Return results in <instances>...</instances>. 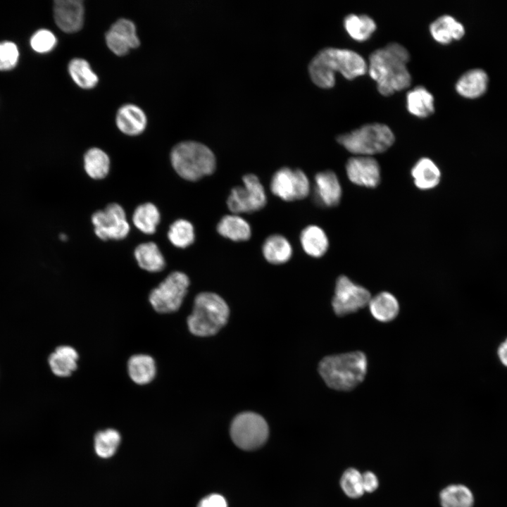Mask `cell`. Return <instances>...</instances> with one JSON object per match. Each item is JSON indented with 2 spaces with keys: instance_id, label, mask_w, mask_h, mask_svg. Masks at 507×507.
I'll list each match as a JSON object with an SVG mask.
<instances>
[{
  "instance_id": "obj_19",
  "label": "cell",
  "mask_w": 507,
  "mask_h": 507,
  "mask_svg": "<svg viewBox=\"0 0 507 507\" xmlns=\"http://www.w3.org/2000/svg\"><path fill=\"white\" fill-rule=\"evenodd\" d=\"M127 368L130 379L139 385L149 384L156 374L155 361L146 354L132 356L127 361Z\"/></svg>"
},
{
  "instance_id": "obj_1",
  "label": "cell",
  "mask_w": 507,
  "mask_h": 507,
  "mask_svg": "<svg viewBox=\"0 0 507 507\" xmlns=\"http://www.w3.org/2000/svg\"><path fill=\"white\" fill-rule=\"evenodd\" d=\"M409 58L406 47L397 42H390L370 54L368 73L382 94L390 95L410 85L411 75L406 67Z\"/></svg>"
},
{
  "instance_id": "obj_33",
  "label": "cell",
  "mask_w": 507,
  "mask_h": 507,
  "mask_svg": "<svg viewBox=\"0 0 507 507\" xmlns=\"http://www.w3.org/2000/svg\"><path fill=\"white\" fill-rule=\"evenodd\" d=\"M121 442L118 430L108 428L100 430L94 437V448L96 454L101 458H109L114 456Z\"/></svg>"
},
{
  "instance_id": "obj_5",
  "label": "cell",
  "mask_w": 507,
  "mask_h": 507,
  "mask_svg": "<svg viewBox=\"0 0 507 507\" xmlns=\"http://www.w3.org/2000/svg\"><path fill=\"white\" fill-rule=\"evenodd\" d=\"M170 161L176 173L189 181L211 175L216 167L215 157L210 148L194 141L175 145L170 153Z\"/></svg>"
},
{
  "instance_id": "obj_37",
  "label": "cell",
  "mask_w": 507,
  "mask_h": 507,
  "mask_svg": "<svg viewBox=\"0 0 507 507\" xmlns=\"http://www.w3.org/2000/svg\"><path fill=\"white\" fill-rule=\"evenodd\" d=\"M30 42L35 51L44 54L49 52L56 46L57 39L51 31L40 29L32 35Z\"/></svg>"
},
{
  "instance_id": "obj_20",
  "label": "cell",
  "mask_w": 507,
  "mask_h": 507,
  "mask_svg": "<svg viewBox=\"0 0 507 507\" xmlns=\"http://www.w3.org/2000/svg\"><path fill=\"white\" fill-rule=\"evenodd\" d=\"M432 37L438 42L448 44L453 39H461L464 33L463 25L449 15L438 17L430 25Z\"/></svg>"
},
{
  "instance_id": "obj_28",
  "label": "cell",
  "mask_w": 507,
  "mask_h": 507,
  "mask_svg": "<svg viewBox=\"0 0 507 507\" xmlns=\"http://www.w3.org/2000/svg\"><path fill=\"white\" fill-rule=\"evenodd\" d=\"M134 256L139 266L149 272H159L165 267L164 257L154 242H144L134 249Z\"/></svg>"
},
{
  "instance_id": "obj_40",
  "label": "cell",
  "mask_w": 507,
  "mask_h": 507,
  "mask_svg": "<svg viewBox=\"0 0 507 507\" xmlns=\"http://www.w3.org/2000/svg\"><path fill=\"white\" fill-rule=\"evenodd\" d=\"M362 482L364 492L371 493L378 487V480L376 475L370 471L362 474Z\"/></svg>"
},
{
  "instance_id": "obj_36",
  "label": "cell",
  "mask_w": 507,
  "mask_h": 507,
  "mask_svg": "<svg viewBox=\"0 0 507 507\" xmlns=\"http://www.w3.org/2000/svg\"><path fill=\"white\" fill-rule=\"evenodd\" d=\"M340 485L345 494L352 499L359 498L364 493L362 474L355 468L345 470L341 477Z\"/></svg>"
},
{
  "instance_id": "obj_38",
  "label": "cell",
  "mask_w": 507,
  "mask_h": 507,
  "mask_svg": "<svg viewBox=\"0 0 507 507\" xmlns=\"http://www.w3.org/2000/svg\"><path fill=\"white\" fill-rule=\"evenodd\" d=\"M19 58L17 45L11 41L0 42V70H9L15 68Z\"/></svg>"
},
{
  "instance_id": "obj_14",
  "label": "cell",
  "mask_w": 507,
  "mask_h": 507,
  "mask_svg": "<svg viewBox=\"0 0 507 507\" xmlns=\"http://www.w3.org/2000/svg\"><path fill=\"white\" fill-rule=\"evenodd\" d=\"M349 180L365 187H375L380 181V170L377 161L371 156H356L350 158L346 165Z\"/></svg>"
},
{
  "instance_id": "obj_27",
  "label": "cell",
  "mask_w": 507,
  "mask_h": 507,
  "mask_svg": "<svg viewBox=\"0 0 507 507\" xmlns=\"http://www.w3.org/2000/svg\"><path fill=\"white\" fill-rule=\"evenodd\" d=\"M406 107L415 116H429L434 111L433 95L423 86H417L408 92Z\"/></svg>"
},
{
  "instance_id": "obj_9",
  "label": "cell",
  "mask_w": 507,
  "mask_h": 507,
  "mask_svg": "<svg viewBox=\"0 0 507 507\" xmlns=\"http://www.w3.org/2000/svg\"><path fill=\"white\" fill-rule=\"evenodd\" d=\"M242 180L243 186L232 188L227 199V207L234 214L259 211L267 202L264 187L256 175L246 174Z\"/></svg>"
},
{
  "instance_id": "obj_23",
  "label": "cell",
  "mask_w": 507,
  "mask_h": 507,
  "mask_svg": "<svg viewBox=\"0 0 507 507\" xmlns=\"http://www.w3.org/2000/svg\"><path fill=\"white\" fill-rule=\"evenodd\" d=\"M488 82L487 73L481 69H472L465 72L456 84L457 92L463 96L475 98L486 91Z\"/></svg>"
},
{
  "instance_id": "obj_4",
  "label": "cell",
  "mask_w": 507,
  "mask_h": 507,
  "mask_svg": "<svg viewBox=\"0 0 507 507\" xmlns=\"http://www.w3.org/2000/svg\"><path fill=\"white\" fill-rule=\"evenodd\" d=\"M229 315V307L221 296L201 292L195 297L192 313L187 319L188 329L198 337L214 335L225 325Z\"/></svg>"
},
{
  "instance_id": "obj_7",
  "label": "cell",
  "mask_w": 507,
  "mask_h": 507,
  "mask_svg": "<svg viewBox=\"0 0 507 507\" xmlns=\"http://www.w3.org/2000/svg\"><path fill=\"white\" fill-rule=\"evenodd\" d=\"M189 285V279L185 273L174 271L151 290L149 301L159 313H173L181 306Z\"/></svg>"
},
{
  "instance_id": "obj_25",
  "label": "cell",
  "mask_w": 507,
  "mask_h": 507,
  "mask_svg": "<svg viewBox=\"0 0 507 507\" xmlns=\"http://www.w3.org/2000/svg\"><path fill=\"white\" fill-rule=\"evenodd\" d=\"M216 229L221 236L234 242L246 241L251 235L248 222L237 214L223 216Z\"/></svg>"
},
{
  "instance_id": "obj_16",
  "label": "cell",
  "mask_w": 507,
  "mask_h": 507,
  "mask_svg": "<svg viewBox=\"0 0 507 507\" xmlns=\"http://www.w3.org/2000/svg\"><path fill=\"white\" fill-rule=\"evenodd\" d=\"M315 197L321 205L327 207L337 206L342 197V187L335 173L325 170L315 176Z\"/></svg>"
},
{
  "instance_id": "obj_18",
  "label": "cell",
  "mask_w": 507,
  "mask_h": 507,
  "mask_svg": "<svg viewBox=\"0 0 507 507\" xmlns=\"http://www.w3.org/2000/svg\"><path fill=\"white\" fill-rule=\"evenodd\" d=\"M78 353L72 346H58L48 358L52 373L61 377L70 376L77 368Z\"/></svg>"
},
{
  "instance_id": "obj_30",
  "label": "cell",
  "mask_w": 507,
  "mask_h": 507,
  "mask_svg": "<svg viewBox=\"0 0 507 507\" xmlns=\"http://www.w3.org/2000/svg\"><path fill=\"white\" fill-rule=\"evenodd\" d=\"M442 507H473L474 496L463 484H451L442 490L439 494Z\"/></svg>"
},
{
  "instance_id": "obj_24",
  "label": "cell",
  "mask_w": 507,
  "mask_h": 507,
  "mask_svg": "<svg viewBox=\"0 0 507 507\" xmlns=\"http://www.w3.org/2000/svg\"><path fill=\"white\" fill-rule=\"evenodd\" d=\"M411 175L415 185L423 190L436 187L439 181L441 173L437 165L429 158H421L411 169Z\"/></svg>"
},
{
  "instance_id": "obj_41",
  "label": "cell",
  "mask_w": 507,
  "mask_h": 507,
  "mask_svg": "<svg viewBox=\"0 0 507 507\" xmlns=\"http://www.w3.org/2000/svg\"><path fill=\"white\" fill-rule=\"evenodd\" d=\"M497 355L501 363L507 367V338L499 346Z\"/></svg>"
},
{
  "instance_id": "obj_32",
  "label": "cell",
  "mask_w": 507,
  "mask_h": 507,
  "mask_svg": "<svg viewBox=\"0 0 507 507\" xmlns=\"http://www.w3.org/2000/svg\"><path fill=\"white\" fill-rule=\"evenodd\" d=\"M132 222L141 232L151 234L156 232L160 222V213L155 205L145 203L135 208Z\"/></svg>"
},
{
  "instance_id": "obj_12",
  "label": "cell",
  "mask_w": 507,
  "mask_h": 507,
  "mask_svg": "<svg viewBox=\"0 0 507 507\" xmlns=\"http://www.w3.org/2000/svg\"><path fill=\"white\" fill-rule=\"evenodd\" d=\"M96 235L102 240L122 239L130 232L124 209L116 203L109 204L104 210L92 216Z\"/></svg>"
},
{
  "instance_id": "obj_15",
  "label": "cell",
  "mask_w": 507,
  "mask_h": 507,
  "mask_svg": "<svg viewBox=\"0 0 507 507\" xmlns=\"http://www.w3.org/2000/svg\"><path fill=\"white\" fill-rule=\"evenodd\" d=\"M84 9L80 0H56L54 4V18L57 26L65 32L80 30L84 23Z\"/></svg>"
},
{
  "instance_id": "obj_22",
  "label": "cell",
  "mask_w": 507,
  "mask_h": 507,
  "mask_svg": "<svg viewBox=\"0 0 507 507\" xmlns=\"http://www.w3.org/2000/svg\"><path fill=\"white\" fill-rule=\"evenodd\" d=\"M265 259L271 264L280 265L287 263L292 256V247L289 242L281 234H272L265 240L262 246Z\"/></svg>"
},
{
  "instance_id": "obj_3",
  "label": "cell",
  "mask_w": 507,
  "mask_h": 507,
  "mask_svg": "<svg viewBox=\"0 0 507 507\" xmlns=\"http://www.w3.org/2000/svg\"><path fill=\"white\" fill-rule=\"evenodd\" d=\"M367 358L360 351L327 356L318 365V373L331 389L348 392L355 389L365 379Z\"/></svg>"
},
{
  "instance_id": "obj_2",
  "label": "cell",
  "mask_w": 507,
  "mask_h": 507,
  "mask_svg": "<svg viewBox=\"0 0 507 507\" xmlns=\"http://www.w3.org/2000/svg\"><path fill=\"white\" fill-rule=\"evenodd\" d=\"M368 64L356 51L336 47H326L320 50L308 65L312 81L320 87L330 88L335 82V72H339L347 79L363 75Z\"/></svg>"
},
{
  "instance_id": "obj_34",
  "label": "cell",
  "mask_w": 507,
  "mask_h": 507,
  "mask_svg": "<svg viewBox=\"0 0 507 507\" xmlns=\"http://www.w3.org/2000/svg\"><path fill=\"white\" fill-rule=\"evenodd\" d=\"M68 72L75 83L82 89H92L98 83V76L83 58L71 60L68 64Z\"/></svg>"
},
{
  "instance_id": "obj_17",
  "label": "cell",
  "mask_w": 507,
  "mask_h": 507,
  "mask_svg": "<svg viewBox=\"0 0 507 507\" xmlns=\"http://www.w3.org/2000/svg\"><path fill=\"white\" fill-rule=\"evenodd\" d=\"M118 128L124 134L134 136L141 134L146 128L147 118L139 106L126 104L121 106L116 114Z\"/></svg>"
},
{
  "instance_id": "obj_13",
  "label": "cell",
  "mask_w": 507,
  "mask_h": 507,
  "mask_svg": "<svg viewBox=\"0 0 507 507\" xmlns=\"http://www.w3.org/2000/svg\"><path fill=\"white\" fill-rule=\"evenodd\" d=\"M105 39L109 49L117 56H124L130 49L140 44L134 23L125 18L114 23L106 32Z\"/></svg>"
},
{
  "instance_id": "obj_21",
  "label": "cell",
  "mask_w": 507,
  "mask_h": 507,
  "mask_svg": "<svg viewBox=\"0 0 507 507\" xmlns=\"http://www.w3.org/2000/svg\"><path fill=\"white\" fill-rule=\"evenodd\" d=\"M368 305L373 317L382 323L394 320L399 313L397 299L387 292H380L371 298Z\"/></svg>"
},
{
  "instance_id": "obj_26",
  "label": "cell",
  "mask_w": 507,
  "mask_h": 507,
  "mask_svg": "<svg viewBox=\"0 0 507 507\" xmlns=\"http://www.w3.org/2000/svg\"><path fill=\"white\" fill-rule=\"evenodd\" d=\"M300 242L303 251L315 258L323 256L329 245L325 232L317 225H308L305 227L301 232Z\"/></svg>"
},
{
  "instance_id": "obj_6",
  "label": "cell",
  "mask_w": 507,
  "mask_h": 507,
  "mask_svg": "<svg viewBox=\"0 0 507 507\" xmlns=\"http://www.w3.org/2000/svg\"><path fill=\"white\" fill-rule=\"evenodd\" d=\"M337 142L357 156H370L389 149L394 142V135L387 125L374 123L339 135Z\"/></svg>"
},
{
  "instance_id": "obj_10",
  "label": "cell",
  "mask_w": 507,
  "mask_h": 507,
  "mask_svg": "<svg viewBox=\"0 0 507 507\" xmlns=\"http://www.w3.org/2000/svg\"><path fill=\"white\" fill-rule=\"evenodd\" d=\"M371 299L370 292L354 283L345 275L339 276L335 284L332 306L339 317L357 312L368 305Z\"/></svg>"
},
{
  "instance_id": "obj_29",
  "label": "cell",
  "mask_w": 507,
  "mask_h": 507,
  "mask_svg": "<svg viewBox=\"0 0 507 507\" xmlns=\"http://www.w3.org/2000/svg\"><path fill=\"white\" fill-rule=\"evenodd\" d=\"M344 26L348 34L358 41L366 40L376 29L375 20L366 14L347 15L344 19Z\"/></svg>"
},
{
  "instance_id": "obj_11",
  "label": "cell",
  "mask_w": 507,
  "mask_h": 507,
  "mask_svg": "<svg viewBox=\"0 0 507 507\" xmlns=\"http://www.w3.org/2000/svg\"><path fill=\"white\" fill-rule=\"evenodd\" d=\"M270 186L273 194L286 201L303 199L310 192L309 180L304 172L288 167L274 173Z\"/></svg>"
},
{
  "instance_id": "obj_39",
  "label": "cell",
  "mask_w": 507,
  "mask_h": 507,
  "mask_svg": "<svg viewBox=\"0 0 507 507\" xmlns=\"http://www.w3.org/2000/svg\"><path fill=\"white\" fill-rule=\"evenodd\" d=\"M197 507H227V505L223 496L213 494L204 498Z\"/></svg>"
},
{
  "instance_id": "obj_35",
  "label": "cell",
  "mask_w": 507,
  "mask_h": 507,
  "mask_svg": "<svg viewBox=\"0 0 507 507\" xmlns=\"http://www.w3.org/2000/svg\"><path fill=\"white\" fill-rule=\"evenodd\" d=\"M168 237L176 247L186 248L194 241L195 234L192 224L184 219H178L170 226Z\"/></svg>"
},
{
  "instance_id": "obj_42",
  "label": "cell",
  "mask_w": 507,
  "mask_h": 507,
  "mask_svg": "<svg viewBox=\"0 0 507 507\" xmlns=\"http://www.w3.org/2000/svg\"><path fill=\"white\" fill-rule=\"evenodd\" d=\"M59 237L62 241H65L68 239V237L65 234H61Z\"/></svg>"
},
{
  "instance_id": "obj_8",
  "label": "cell",
  "mask_w": 507,
  "mask_h": 507,
  "mask_svg": "<svg viewBox=\"0 0 507 507\" xmlns=\"http://www.w3.org/2000/svg\"><path fill=\"white\" fill-rule=\"evenodd\" d=\"M268 426L265 419L253 412L238 414L230 426V436L240 449L252 450L263 445L268 437Z\"/></svg>"
},
{
  "instance_id": "obj_31",
  "label": "cell",
  "mask_w": 507,
  "mask_h": 507,
  "mask_svg": "<svg viewBox=\"0 0 507 507\" xmlns=\"http://www.w3.org/2000/svg\"><path fill=\"white\" fill-rule=\"evenodd\" d=\"M84 166L87 174L92 178L99 180L105 177L109 171L110 159L101 149H89L84 156Z\"/></svg>"
}]
</instances>
